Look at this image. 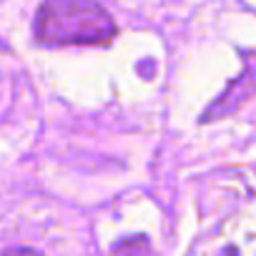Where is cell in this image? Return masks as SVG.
Wrapping results in <instances>:
<instances>
[{
	"label": "cell",
	"mask_w": 256,
	"mask_h": 256,
	"mask_svg": "<svg viewBox=\"0 0 256 256\" xmlns=\"http://www.w3.org/2000/svg\"><path fill=\"white\" fill-rule=\"evenodd\" d=\"M116 30L110 13L90 0L46 3L33 23V33L43 46H108Z\"/></svg>",
	"instance_id": "1"
},
{
	"label": "cell",
	"mask_w": 256,
	"mask_h": 256,
	"mask_svg": "<svg viewBox=\"0 0 256 256\" xmlns=\"http://www.w3.org/2000/svg\"><path fill=\"white\" fill-rule=\"evenodd\" d=\"M254 93H256V53L246 56L244 70H241V73L234 78V83H228V88L211 103V108L204 113V123L234 113V110H236L238 106H244Z\"/></svg>",
	"instance_id": "2"
},
{
	"label": "cell",
	"mask_w": 256,
	"mask_h": 256,
	"mask_svg": "<svg viewBox=\"0 0 256 256\" xmlns=\"http://www.w3.org/2000/svg\"><path fill=\"white\" fill-rule=\"evenodd\" d=\"M113 256H154V251L144 236H134V238H123L113 248Z\"/></svg>",
	"instance_id": "3"
},
{
	"label": "cell",
	"mask_w": 256,
	"mask_h": 256,
	"mask_svg": "<svg viewBox=\"0 0 256 256\" xmlns=\"http://www.w3.org/2000/svg\"><path fill=\"white\" fill-rule=\"evenodd\" d=\"M6 256H40V254L28 251V248H10V251H6Z\"/></svg>",
	"instance_id": "4"
}]
</instances>
